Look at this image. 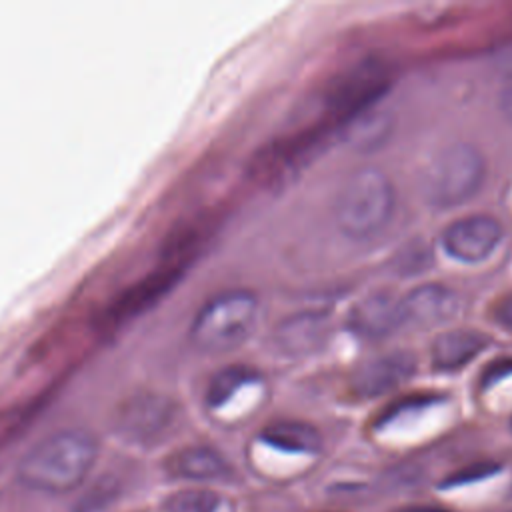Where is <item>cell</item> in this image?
Wrapping results in <instances>:
<instances>
[{"mask_svg":"<svg viewBox=\"0 0 512 512\" xmlns=\"http://www.w3.org/2000/svg\"><path fill=\"white\" fill-rule=\"evenodd\" d=\"M96 440L86 430H58L34 444L18 464V478L44 492L76 488L96 460Z\"/></svg>","mask_w":512,"mask_h":512,"instance_id":"1","label":"cell"},{"mask_svg":"<svg viewBox=\"0 0 512 512\" xmlns=\"http://www.w3.org/2000/svg\"><path fill=\"white\" fill-rule=\"evenodd\" d=\"M394 186L378 168L352 172L334 198V222L346 236L366 240L380 234L394 214Z\"/></svg>","mask_w":512,"mask_h":512,"instance_id":"2","label":"cell"},{"mask_svg":"<svg viewBox=\"0 0 512 512\" xmlns=\"http://www.w3.org/2000/svg\"><path fill=\"white\" fill-rule=\"evenodd\" d=\"M486 178V158L472 144H448L438 150L422 170L420 192L438 208L458 206L470 200Z\"/></svg>","mask_w":512,"mask_h":512,"instance_id":"3","label":"cell"},{"mask_svg":"<svg viewBox=\"0 0 512 512\" xmlns=\"http://www.w3.org/2000/svg\"><path fill=\"white\" fill-rule=\"evenodd\" d=\"M258 298L250 290H224L212 296L190 326V340L204 352H226L240 346L254 328Z\"/></svg>","mask_w":512,"mask_h":512,"instance_id":"4","label":"cell"},{"mask_svg":"<svg viewBox=\"0 0 512 512\" xmlns=\"http://www.w3.org/2000/svg\"><path fill=\"white\" fill-rule=\"evenodd\" d=\"M178 416V404L156 390H138L116 408V428L138 442H152L166 434Z\"/></svg>","mask_w":512,"mask_h":512,"instance_id":"5","label":"cell"},{"mask_svg":"<svg viewBox=\"0 0 512 512\" xmlns=\"http://www.w3.org/2000/svg\"><path fill=\"white\" fill-rule=\"evenodd\" d=\"M502 240V224L488 214H468L442 232V248L460 262L486 260Z\"/></svg>","mask_w":512,"mask_h":512,"instance_id":"6","label":"cell"},{"mask_svg":"<svg viewBox=\"0 0 512 512\" xmlns=\"http://www.w3.org/2000/svg\"><path fill=\"white\" fill-rule=\"evenodd\" d=\"M414 370L416 360L410 352H388L358 364L350 376V388L360 398H374L400 386Z\"/></svg>","mask_w":512,"mask_h":512,"instance_id":"7","label":"cell"},{"mask_svg":"<svg viewBox=\"0 0 512 512\" xmlns=\"http://www.w3.org/2000/svg\"><path fill=\"white\" fill-rule=\"evenodd\" d=\"M348 324L362 338H386L404 324L402 298L388 290L372 292L356 302L348 316Z\"/></svg>","mask_w":512,"mask_h":512,"instance_id":"8","label":"cell"},{"mask_svg":"<svg viewBox=\"0 0 512 512\" xmlns=\"http://www.w3.org/2000/svg\"><path fill=\"white\" fill-rule=\"evenodd\" d=\"M386 86V74L376 64H360V68L348 72L340 82H336L328 104L334 112L344 118L370 106L374 96Z\"/></svg>","mask_w":512,"mask_h":512,"instance_id":"9","label":"cell"},{"mask_svg":"<svg viewBox=\"0 0 512 512\" xmlns=\"http://www.w3.org/2000/svg\"><path fill=\"white\" fill-rule=\"evenodd\" d=\"M460 308L458 294L442 284H424L402 298L404 322L416 326H436L450 320Z\"/></svg>","mask_w":512,"mask_h":512,"instance_id":"10","label":"cell"},{"mask_svg":"<svg viewBox=\"0 0 512 512\" xmlns=\"http://www.w3.org/2000/svg\"><path fill=\"white\" fill-rule=\"evenodd\" d=\"M330 336V316L320 310H304L288 316L276 328V342L288 354H310Z\"/></svg>","mask_w":512,"mask_h":512,"instance_id":"11","label":"cell"},{"mask_svg":"<svg viewBox=\"0 0 512 512\" xmlns=\"http://www.w3.org/2000/svg\"><path fill=\"white\" fill-rule=\"evenodd\" d=\"M178 276V268L176 266H164L158 268L150 274H146L144 278L136 280L132 286H128L124 292H120L104 310L102 320L106 324H116L120 320H124L126 316H132L136 312H140L148 302L156 300Z\"/></svg>","mask_w":512,"mask_h":512,"instance_id":"12","label":"cell"},{"mask_svg":"<svg viewBox=\"0 0 512 512\" xmlns=\"http://www.w3.org/2000/svg\"><path fill=\"white\" fill-rule=\"evenodd\" d=\"M488 338L480 330L454 328L442 332L432 344V364L438 370H460L476 358L486 346Z\"/></svg>","mask_w":512,"mask_h":512,"instance_id":"13","label":"cell"},{"mask_svg":"<svg viewBox=\"0 0 512 512\" xmlns=\"http://www.w3.org/2000/svg\"><path fill=\"white\" fill-rule=\"evenodd\" d=\"M394 120L388 110L364 108L354 116L346 118L344 140L358 152H370L380 148L392 134Z\"/></svg>","mask_w":512,"mask_h":512,"instance_id":"14","label":"cell"},{"mask_svg":"<svg viewBox=\"0 0 512 512\" xmlns=\"http://www.w3.org/2000/svg\"><path fill=\"white\" fill-rule=\"evenodd\" d=\"M166 468L172 476L192 480L218 478L228 470L224 458L208 446H186L172 452L166 460Z\"/></svg>","mask_w":512,"mask_h":512,"instance_id":"15","label":"cell"},{"mask_svg":"<svg viewBox=\"0 0 512 512\" xmlns=\"http://www.w3.org/2000/svg\"><path fill=\"white\" fill-rule=\"evenodd\" d=\"M262 440L288 452H316L322 446L320 432L302 420H274L264 426Z\"/></svg>","mask_w":512,"mask_h":512,"instance_id":"16","label":"cell"},{"mask_svg":"<svg viewBox=\"0 0 512 512\" xmlns=\"http://www.w3.org/2000/svg\"><path fill=\"white\" fill-rule=\"evenodd\" d=\"M254 378V372L246 366H228L220 370L208 386L206 400L210 406H222L240 386L250 382Z\"/></svg>","mask_w":512,"mask_h":512,"instance_id":"17","label":"cell"},{"mask_svg":"<svg viewBox=\"0 0 512 512\" xmlns=\"http://www.w3.org/2000/svg\"><path fill=\"white\" fill-rule=\"evenodd\" d=\"M220 498L208 488H184L166 500V512H216Z\"/></svg>","mask_w":512,"mask_h":512,"instance_id":"18","label":"cell"},{"mask_svg":"<svg viewBox=\"0 0 512 512\" xmlns=\"http://www.w3.org/2000/svg\"><path fill=\"white\" fill-rule=\"evenodd\" d=\"M432 262V252L426 244L422 242H410L406 244L400 252H396L394 258V268L398 270V274H420L422 270H426Z\"/></svg>","mask_w":512,"mask_h":512,"instance_id":"19","label":"cell"},{"mask_svg":"<svg viewBox=\"0 0 512 512\" xmlns=\"http://www.w3.org/2000/svg\"><path fill=\"white\" fill-rule=\"evenodd\" d=\"M498 464L496 462H474V464H468L460 470H456L454 474H450L446 480H444V486L450 488V486H460V484H470V482H476V480H482L486 476H492L498 472Z\"/></svg>","mask_w":512,"mask_h":512,"instance_id":"20","label":"cell"},{"mask_svg":"<svg viewBox=\"0 0 512 512\" xmlns=\"http://www.w3.org/2000/svg\"><path fill=\"white\" fill-rule=\"evenodd\" d=\"M492 318L498 326L512 330V292L498 298L492 306Z\"/></svg>","mask_w":512,"mask_h":512,"instance_id":"21","label":"cell"},{"mask_svg":"<svg viewBox=\"0 0 512 512\" xmlns=\"http://www.w3.org/2000/svg\"><path fill=\"white\" fill-rule=\"evenodd\" d=\"M510 372H512V356H508V358H500V360L492 362V364L486 368L482 382H484L486 386H488V384H494V382H498L500 378L508 376Z\"/></svg>","mask_w":512,"mask_h":512,"instance_id":"22","label":"cell"},{"mask_svg":"<svg viewBox=\"0 0 512 512\" xmlns=\"http://www.w3.org/2000/svg\"><path fill=\"white\" fill-rule=\"evenodd\" d=\"M500 108H502L504 116L512 122V74L500 92Z\"/></svg>","mask_w":512,"mask_h":512,"instance_id":"23","label":"cell"},{"mask_svg":"<svg viewBox=\"0 0 512 512\" xmlns=\"http://www.w3.org/2000/svg\"><path fill=\"white\" fill-rule=\"evenodd\" d=\"M400 512H448L446 508L442 506H432V504H418V506H408V508H402Z\"/></svg>","mask_w":512,"mask_h":512,"instance_id":"24","label":"cell"},{"mask_svg":"<svg viewBox=\"0 0 512 512\" xmlns=\"http://www.w3.org/2000/svg\"><path fill=\"white\" fill-rule=\"evenodd\" d=\"M510 426H512V420H510Z\"/></svg>","mask_w":512,"mask_h":512,"instance_id":"25","label":"cell"}]
</instances>
